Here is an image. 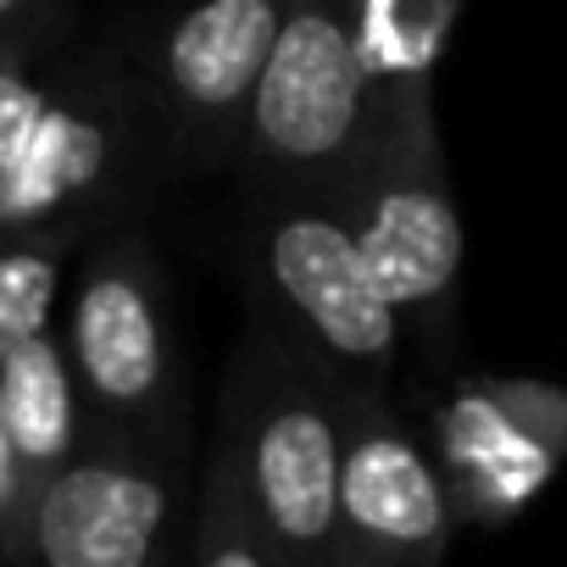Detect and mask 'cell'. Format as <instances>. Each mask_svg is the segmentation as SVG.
Listing matches in <instances>:
<instances>
[{
  "mask_svg": "<svg viewBox=\"0 0 567 567\" xmlns=\"http://www.w3.org/2000/svg\"><path fill=\"white\" fill-rule=\"evenodd\" d=\"M68 239L56 228L0 234V357L51 329Z\"/></svg>",
  "mask_w": 567,
  "mask_h": 567,
  "instance_id": "13",
  "label": "cell"
},
{
  "mask_svg": "<svg viewBox=\"0 0 567 567\" xmlns=\"http://www.w3.org/2000/svg\"><path fill=\"white\" fill-rule=\"evenodd\" d=\"M18 7H23V0H0V23H7V18H12Z\"/></svg>",
  "mask_w": 567,
  "mask_h": 567,
  "instance_id": "16",
  "label": "cell"
},
{
  "mask_svg": "<svg viewBox=\"0 0 567 567\" xmlns=\"http://www.w3.org/2000/svg\"><path fill=\"white\" fill-rule=\"evenodd\" d=\"M173 484L156 462L128 451L68 456L34 484L23 512V550L51 567H145L162 556Z\"/></svg>",
  "mask_w": 567,
  "mask_h": 567,
  "instance_id": "7",
  "label": "cell"
},
{
  "mask_svg": "<svg viewBox=\"0 0 567 567\" xmlns=\"http://www.w3.org/2000/svg\"><path fill=\"white\" fill-rule=\"evenodd\" d=\"M0 417L34 495L79 451V373L51 329L0 357Z\"/></svg>",
  "mask_w": 567,
  "mask_h": 567,
  "instance_id": "11",
  "label": "cell"
},
{
  "mask_svg": "<svg viewBox=\"0 0 567 567\" xmlns=\"http://www.w3.org/2000/svg\"><path fill=\"white\" fill-rule=\"evenodd\" d=\"M128 123L106 90H51L23 145L0 167V234L51 228L95 200L123 167Z\"/></svg>",
  "mask_w": 567,
  "mask_h": 567,
  "instance_id": "9",
  "label": "cell"
},
{
  "mask_svg": "<svg viewBox=\"0 0 567 567\" xmlns=\"http://www.w3.org/2000/svg\"><path fill=\"white\" fill-rule=\"evenodd\" d=\"M45 101H51V84H40V79L23 68L18 51L0 56V167H7V156L23 145V134H29V123L40 117Z\"/></svg>",
  "mask_w": 567,
  "mask_h": 567,
  "instance_id": "14",
  "label": "cell"
},
{
  "mask_svg": "<svg viewBox=\"0 0 567 567\" xmlns=\"http://www.w3.org/2000/svg\"><path fill=\"white\" fill-rule=\"evenodd\" d=\"M351 40L373 84L379 128L401 112L429 106V73L445 51L456 0H346Z\"/></svg>",
  "mask_w": 567,
  "mask_h": 567,
  "instance_id": "12",
  "label": "cell"
},
{
  "mask_svg": "<svg viewBox=\"0 0 567 567\" xmlns=\"http://www.w3.org/2000/svg\"><path fill=\"white\" fill-rule=\"evenodd\" d=\"M340 401V523L334 556L357 561H434L451 539V495L423 445L373 401Z\"/></svg>",
  "mask_w": 567,
  "mask_h": 567,
  "instance_id": "4",
  "label": "cell"
},
{
  "mask_svg": "<svg viewBox=\"0 0 567 567\" xmlns=\"http://www.w3.org/2000/svg\"><path fill=\"white\" fill-rule=\"evenodd\" d=\"M440 478L451 512L501 523L528 506L567 456V395L550 384H462L440 406Z\"/></svg>",
  "mask_w": 567,
  "mask_h": 567,
  "instance_id": "5",
  "label": "cell"
},
{
  "mask_svg": "<svg viewBox=\"0 0 567 567\" xmlns=\"http://www.w3.org/2000/svg\"><path fill=\"white\" fill-rule=\"evenodd\" d=\"M290 0H195L162 40V84L195 123H228L250 106Z\"/></svg>",
  "mask_w": 567,
  "mask_h": 567,
  "instance_id": "10",
  "label": "cell"
},
{
  "mask_svg": "<svg viewBox=\"0 0 567 567\" xmlns=\"http://www.w3.org/2000/svg\"><path fill=\"white\" fill-rule=\"evenodd\" d=\"M223 501L239 506L267 561L334 556L340 401L307 368H278L245 395Z\"/></svg>",
  "mask_w": 567,
  "mask_h": 567,
  "instance_id": "1",
  "label": "cell"
},
{
  "mask_svg": "<svg viewBox=\"0 0 567 567\" xmlns=\"http://www.w3.org/2000/svg\"><path fill=\"white\" fill-rule=\"evenodd\" d=\"M68 357L90 401L112 417H145L167 395V318L140 250H106L79 278Z\"/></svg>",
  "mask_w": 567,
  "mask_h": 567,
  "instance_id": "8",
  "label": "cell"
},
{
  "mask_svg": "<svg viewBox=\"0 0 567 567\" xmlns=\"http://www.w3.org/2000/svg\"><path fill=\"white\" fill-rule=\"evenodd\" d=\"M23 512H29V478L18 467L7 417H0V556L23 550Z\"/></svg>",
  "mask_w": 567,
  "mask_h": 567,
  "instance_id": "15",
  "label": "cell"
},
{
  "mask_svg": "<svg viewBox=\"0 0 567 567\" xmlns=\"http://www.w3.org/2000/svg\"><path fill=\"white\" fill-rule=\"evenodd\" d=\"M379 134L346 0H290L250 90V140L284 173H334Z\"/></svg>",
  "mask_w": 567,
  "mask_h": 567,
  "instance_id": "2",
  "label": "cell"
},
{
  "mask_svg": "<svg viewBox=\"0 0 567 567\" xmlns=\"http://www.w3.org/2000/svg\"><path fill=\"white\" fill-rule=\"evenodd\" d=\"M261 267L272 278L278 301L312 329L323 357H334L346 373L384 379L401 346V318L390 296L379 290L351 223L318 206H296L290 217H278L267 228Z\"/></svg>",
  "mask_w": 567,
  "mask_h": 567,
  "instance_id": "6",
  "label": "cell"
},
{
  "mask_svg": "<svg viewBox=\"0 0 567 567\" xmlns=\"http://www.w3.org/2000/svg\"><path fill=\"white\" fill-rule=\"evenodd\" d=\"M368 156L373 173L351 234L379 278V290L390 296L395 318L434 312L462 272V217L440 173L429 106L390 117L373 134Z\"/></svg>",
  "mask_w": 567,
  "mask_h": 567,
  "instance_id": "3",
  "label": "cell"
}]
</instances>
